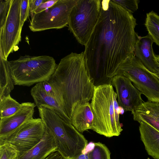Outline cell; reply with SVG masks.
Returning <instances> with one entry per match:
<instances>
[{"label": "cell", "instance_id": "12", "mask_svg": "<svg viewBox=\"0 0 159 159\" xmlns=\"http://www.w3.org/2000/svg\"><path fill=\"white\" fill-rule=\"evenodd\" d=\"M153 42L148 34L144 36L138 35L134 54L147 69L157 76L159 67L152 48Z\"/></svg>", "mask_w": 159, "mask_h": 159}, {"label": "cell", "instance_id": "16", "mask_svg": "<svg viewBox=\"0 0 159 159\" xmlns=\"http://www.w3.org/2000/svg\"><path fill=\"white\" fill-rule=\"evenodd\" d=\"M94 120L91 104L89 102L78 104L73 112L71 123L80 133L92 129Z\"/></svg>", "mask_w": 159, "mask_h": 159}, {"label": "cell", "instance_id": "4", "mask_svg": "<svg viewBox=\"0 0 159 159\" xmlns=\"http://www.w3.org/2000/svg\"><path fill=\"white\" fill-rule=\"evenodd\" d=\"M40 118L55 141L58 152L64 159H74L88 144L83 135L70 123L51 109L38 108Z\"/></svg>", "mask_w": 159, "mask_h": 159}, {"label": "cell", "instance_id": "20", "mask_svg": "<svg viewBox=\"0 0 159 159\" xmlns=\"http://www.w3.org/2000/svg\"><path fill=\"white\" fill-rule=\"evenodd\" d=\"M144 25L148 35L159 46V15L153 11L147 13Z\"/></svg>", "mask_w": 159, "mask_h": 159}, {"label": "cell", "instance_id": "25", "mask_svg": "<svg viewBox=\"0 0 159 159\" xmlns=\"http://www.w3.org/2000/svg\"><path fill=\"white\" fill-rule=\"evenodd\" d=\"M124 8L132 13L138 9L139 0H113Z\"/></svg>", "mask_w": 159, "mask_h": 159}, {"label": "cell", "instance_id": "11", "mask_svg": "<svg viewBox=\"0 0 159 159\" xmlns=\"http://www.w3.org/2000/svg\"><path fill=\"white\" fill-rule=\"evenodd\" d=\"M111 84L116 89L119 105L126 111H134L143 102L141 93L127 78L116 75L112 80Z\"/></svg>", "mask_w": 159, "mask_h": 159}, {"label": "cell", "instance_id": "24", "mask_svg": "<svg viewBox=\"0 0 159 159\" xmlns=\"http://www.w3.org/2000/svg\"><path fill=\"white\" fill-rule=\"evenodd\" d=\"M36 85L46 93L55 98L62 105L60 95L47 81L37 83Z\"/></svg>", "mask_w": 159, "mask_h": 159}, {"label": "cell", "instance_id": "5", "mask_svg": "<svg viewBox=\"0 0 159 159\" xmlns=\"http://www.w3.org/2000/svg\"><path fill=\"white\" fill-rule=\"evenodd\" d=\"M9 63L14 85L27 86L48 81L57 65L53 57L46 55H25Z\"/></svg>", "mask_w": 159, "mask_h": 159}, {"label": "cell", "instance_id": "6", "mask_svg": "<svg viewBox=\"0 0 159 159\" xmlns=\"http://www.w3.org/2000/svg\"><path fill=\"white\" fill-rule=\"evenodd\" d=\"M102 0H78L70 13L68 28L78 42L85 46L99 18Z\"/></svg>", "mask_w": 159, "mask_h": 159}, {"label": "cell", "instance_id": "31", "mask_svg": "<svg viewBox=\"0 0 159 159\" xmlns=\"http://www.w3.org/2000/svg\"><path fill=\"white\" fill-rule=\"evenodd\" d=\"M74 159H89V158L88 154L81 153Z\"/></svg>", "mask_w": 159, "mask_h": 159}, {"label": "cell", "instance_id": "8", "mask_svg": "<svg viewBox=\"0 0 159 159\" xmlns=\"http://www.w3.org/2000/svg\"><path fill=\"white\" fill-rule=\"evenodd\" d=\"M78 0H58L52 6L31 17L29 25L33 32L60 29L68 25L69 16Z\"/></svg>", "mask_w": 159, "mask_h": 159}, {"label": "cell", "instance_id": "13", "mask_svg": "<svg viewBox=\"0 0 159 159\" xmlns=\"http://www.w3.org/2000/svg\"><path fill=\"white\" fill-rule=\"evenodd\" d=\"M36 106L34 103H22L20 109L16 113L8 117L0 118V138L9 134L27 120L33 118Z\"/></svg>", "mask_w": 159, "mask_h": 159}, {"label": "cell", "instance_id": "18", "mask_svg": "<svg viewBox=\"0 0 159 159\" xmlns=\"http://www.w3.org/2000/svg\"><path fill=\"white\" fill-rule=\"evenodd\" d=\"M131 113L134 120L145 122L159 131V102L143 101Z\"/></svg>", "mask_w": 159, "mask_h": 159}, {"label": "cell", "instance_id": "26", "mask_svg": "<svg viewBox=\"0 0 159 159\" xmlns=\"http://www.w3.org/2000/svg\"><path fill=\"white\" fill-rule=\"evenodd\" d=\"M12 0H0V29L6 21Z\"/></svg>", "mask_w": 159, "mask_h": 159}, {"label": "cell", "instance_id": "27", "mask_svg": "<svg viewBox=\"0 0 159 159\" xmlns=\"http://www.w3.org/2000/svg\"><path fill=\"white\" fill-rule=\"evenodd\" d=\"M30 0H21L20 18L21 25L23 27L30 14Z\"/></svg>", "mask_w": 159, "mask_h": 159}, {"label": "cell", "instance_id": "23", "mask_svg": "<svg viewBox=\"0 0 159 159\" xmlns=\"http://www.w3.org/2000/svg\"><path fill=\"white\" fill-rule=\"evenodd\" d=\"M19 155V152L11 145L0 143V159H17Z\"/></svg>", "mask_w": 159, "mask_h": 159}, {"label": "cell", "instance_id": "17", "mask_svg": "<svg viewBox=\"0 0 159 159\" xmlns=\"http://www.w3.org/2000/svg\"><path fill=\"white\" fill-rule=\"evenodd\" d=\"M140 138L148 155L159 159V131L144 121L139 123Z\"/></svg>", "mask_w": 159, "mask_h": 159}, {"label": "cell", "instance_id": "14", "mask_svg": "<svg viewBox=\"0 0 159 159\" xmlns=\"http://www.w3.org/2000/svg\"><path fill=\"white\" fill-rule=\"evenodd\" d=\"M46 128L41 141L30 149L19 155L17 159H45L51 153L57 152L54 139Z\"/></svg>", "mask_w": 159, "mask_h": 159}, {"label": "cell", "instance_id": "19", "mask_svg": "<svg viewBox=\"0 0 159 159\" xmlns=\"http://www.w3.org/2000/svg\"><path fill=\"white\" fill-rule=\"evenodd\" d=\"M14 85L9 61L0 55V99L10 95Z\"/></svg>", "mask_w": 159, "mask_h": 159}, {"label": "cell", "instance_id": "3", "mask_svg": "<svg viewBox=\"0 0 159 159\" xmlns=\"http://www.w3.org/2000/svg\"><path fill=\"white\" fill-rule=\"evenodd\" d=\"M90 104L94 116L92 130L108 138L119 136L123 130L119 120L121 107L112 85L95 86Z\"/></svg>", "mask_w": 159, "mask_h": 159}, {"label": "cell", "instance_id": "9", "mask_svg": "<svg viewBox=\"0 0 159 159\" xmlns=\"http://www.w3.org/2000/svg\"><path fill=\"white\" fill-rule=\"evenodd\" d=\"M45 125L41 118L27 120L13 131L0 138V143L12 145L19 155L30 149L42 140L46 130Z\"/></svg>", "mask_w": 159, "mask_h": 159}, {"label": "cell", "instance_id": "30", "mask_svg": "<svg viewBox=\"0 0 159 159\" xmlns=\"http://www.w3.org/2000/svg\"><path fill=\"white\" fill-rule=\"evenodd\" d=\"M45 159H64L57 152H53L49 155Z\"/></svg>", "mask_w": 159, "mask_h": 159}, {"label": "cell", "instance_id": "22", "mask_svg": "<svg viewBox=\"0 0 159 159\" xmlns=\"http://www.w3.org/2000/svg\"><path fill=\"white\" fill-rule=\"evenodd\" d=\"M93 149L88 153L89 159H111V152L104 144L95 143Z\"/></svg>", "mask_w": 159, "mask_h": 159}, {"label": "cell", "instance_id": "1", "mask_svg": "<svg viewBox=\"0 0 159 159\" xmlns=\"http://www.w3.org/2000/svg\"><path fill=\"white\" fill-rule=\"evenodd\" d=\"M97 23L86 44L84 58L95 86L111 84L121 64L134 54L136 19L113 0H102Z\"/></svg>", "mask_w": 159, "mask_h": 159}, {"label": "cell", "instance_id": "15", "mask_svg": "<svg viewBox=\"0 0 159 159\" xmlns=\"http://www.w3.org/2000/svg\"><path fill=\"white\" fill-rule=\"evenodd\" d=\"M30 93L38 108L41 107L48 108L55 112L65 121L71 123V120L68 116L62 105L55 98L46 93L36 84L31 89Z\"/></svg>", "mask_w": 159, "mask_h": 159}, {"label": "cell", "instance_id": "10", "mask_svg": "<svg viewBox=\"0 0 159 159\" xmlns=\"http://www.w3.org/2000/svg\"><path fill=\"white\" fill-rule=\"evenodd\" d=\"M21 0H12L3 26L0 29V55L7 60L9 55L17 50L21 39Z\"/></svg>", "mask_w": 159, "mask_h": 159}, {"label": "cell", "instance_id": "21", "mask_svg": "<svg viewBox=\"0 0 159 159\" xmlns=\"http://www.w3.org/2000/svg\"><path fill=\"white\" fill-rule=\"evenodd\" d=\"M20 104L11 97L10 95L0 99V117L3 118L10 116L20 109Z\"/></svg>", "mask_w": 159, "mask_h": 159}, {"label": "cell", "instance_id": "32", "mask_svg": "<svg viewBox=\"0 0 159 159\" xmlns=\"http://www.w3.org/2000/svg\"><path fill=\"white\" fill-rule=\"evenodd\" d=\"M156 59L157 61V63L158 67H159V69L158 71V72L157 74V78L159 79V55H155Z\"/></svg>", "mask_w": 159, "mask_h": 159}, {"label": "cell", "instance_id": "7", "mask_svg": "<svg viewBox=\"0 0 159 159\" xmlns=\"http://www.w3.org/2000/svg\"><path fill=\"white\" fill-rule=\"evenodd\" d=\"M129 79L148 101L159 102V79L133 54L120 66L116 75Z\"/></svg>", "mask_w": 159, "mask_h": 159}, {"label": "cell", "instance_id": "29", "mask_svg": "<svg viewBox=\"0 0 159 159\" xmlns=\"http://www.w3.org/2000/svg\"><path fill=\"white\" fill-rule=\"evenodd\" d=\"M46 0H30V14L31 17L34 14L35 11L42 3Z\"/></svg>", "mask_w": 159, "mask_h": 159}, {"label": "cell", "instance_id": "2", "mask_svg": "<svg viewBox=\"0 0 159 159\" xmlns=\"http://www.w3.org/2000/svg\"><path fill=\"white\" fill-rule=\"evenodd\" d=\"M60 95L63 107L71 120L80 103L92 99L95 86L86 69L84 52H72L61 59L47 81Z\"/></svg>", "mask_w": 159, "mask_h": 159}, {"label": "cell", "instance_id": "28", "mask_svg": "<svg viewBox=\"0 0 159 159\" xmlns=\"http://www.w3.org/2000/svg\"><path fill=\"white\" fill-rule=\"evenodd\" d=\"M58 0H46L41 3L35 11L34 14L41 12L50 8Z\"/></svg>", "mask_w": 159, "mask_h": 159}]
</instances>
